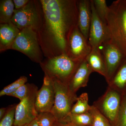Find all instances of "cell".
<instances>
[{"mask_svg": "<svg viewBox=\"0 0 126 126\" xmlns=\"http://www.w3.org/2000/svg\"><path fill=\"white\" fill-rule=\"evenodd\" d=\"M40 2L47 37L55 48L57 55L67 54L69 36L78 26L77 1L41 0Z\"/></svg>", "mask_w": 126, "mask_h": 126, "instance_id": "6da1fadb", "label": "cell"}, {"mask_svg": "<svg viewBox=\"0 0 126 126\" xmlns=\"http://www.w3.org/2000/svg\"><path fill=\"white\" fill-rule=\"evenodd\" d=\"M106 21L111 40L126 57V0L113 1L108 7Z\"/></svg>", "mask_w": 126, "mask_h": 126, "instance_id": "7a4b0ae2", "label": "cell"}, {"mask_svg": "<svg viewBox=\"0 0 126 126\" xmlns=\"http://www.w3.org/2000/svg\"><path fill=\"white\" fill-rule=\"evenodd\" d=\"M82 62L64 53L53 56L45 63H41L45 73L68 85Z\"/></svg>", "mask_w": 126, "mask_h": 126, "instance_id": "3957f363", "label": "cell"}, {"mask_svg": "<svg viewBox=\"0 0 126 126\" xmlns=\"http://www.w3.org/2000/svg\"><path fill=\"white\" fill-rule=\"evenodd\" d=\"M52 79L55 98L54 103L50 112L54 116L56 121H65L71 113L78 97L76 93L70 90L68 85L56 79Z\"/></svg>", "mask_w": 126, "mask_h": 126, "instance_id": "277c9868", "label": "cell"}, {"mask_svg": "<svg viewBox=\"0 0 126 126\" xmlns=\"http://www.w3.org/2000/svg\"><path fill=\"white\" fill-rule=\"evenodd\" d=\"M37 32L32 27H26L21 30L11 49L21 52L32 61L41 63L42 56Z\"/></svg>", "mask_w": 126, "mask_h": 126, "instance_id": "5b68a950", "label": "cell"}, {"mask_svg": "<svg viewBox=\"0 0 126 126\" xmlns=\"http://www.w3.org/2000/svg\"><path fill=\"white\" fill-rule=\"evenodd\" d=\"M122 96L108 87L105 93L93 105L107 118L112 126H118Z\"/></svg>", "mask_w": 126, "mask_h": 126, "instance_id": "8992f818", "label": "cell"}, {"mask_svg": "<svg viewBox=\"0 0 126 126\" xmlns=\"http://www.w3.org/2000/svg\"><path fill=\"white\" fill-rule=\"evenodd\" d=\"M38 90L37 86L33 84L28 95L17 104L14 126H24L36 119L38 114L35 104Z\"/></svg>", "mask_w": 126, "mask_h": 126, "instance_id": "52a82bcc", "label": "cell"}, {"mask_svg": "<svg viewBox=\"0 0 126 126\" xmlns=\"http://www.w3.org/2000/svg\"><path fill=\"white\" fill-rule=\"evenodd\" d=\"M106 65V81L108 83L118 68L126 59V57L111 39L100 47Z\"/></svg>", "mask_w": 126, "mask_h": 126, "instance_id": "ba28073f", "label": "cell"}, {"mask_svg": "<svg viewBox=\"0 0 126 126\" xmlns=\"http://www.w3.org/2000/svg\"><path fill=\"white\" fill-rule=\"evenodd\" d=\"M39 14L35 5L30 1L23 8L15 9L11 22L20 30L27 27H32L37 31L40 28Z\"/></svg>", "mask_w": 126, "mask_h": 126, "instance_id": "9c48e42d", "label": "cell"}, {"mask_svg": "<svg viewBox=\"0 0 126 126\" xmlns=\"http://www.w3.org/2000/svg\"><path fill=\"white\" fill-rule=\"evenodd\" d=\"M92 47L79 30L78 26L74 28L68 40L67 54L72 58L82 61L90 53Z\"/></svg>", "mask_w": 126, "mask_h": 126, "instance_id": "30bf717a", "label": "cell"}, {"mask_svg": "<svg viewBox=\"0 0 126 126\" xmlns=\"http://www.w3.org/2000/svg\"><path fill=\"white\" fill-rule=\"evenodd\" d=\"M92 20L89 35L88 42L92 47H99L106 41L111 39L107 25L99 18L91 0Z\"/></svg>", "mask_w": 126, "mask_h": 126, "instance_id": "8fae6325", "label": "cell"}, {"mask_svg": "<svg viewBox=\"0 0 126 126\" xmlns=\"http://www.w3.org/2000/svg\"><path fill=\"white\" fill-rule=\"evenodd\" d=\"M54 98L53 79L45 73L43 85L38 90L35 99V108L38 113L51 112L54 103Z\"/></svg>", "mask_w": 126, "mask_h": 126, "instance_id": "7c38bea8", "label": "cell"}, {"mask_svg": "<svg viewBox=\"0 0 126 126\" xmlns=\"http://www.w3.org/2000/svg\"><path fill=\"white\" fill-rule=\"evenodd\" d=\"M78 9V26L85 38L88 41L91 20V0L77 1Z\"/></svg>", "mask_w": 126, "mask_h": 126, "instance_id": "4fadbf2b", "label": "cell"}, {"mask_svg": "<svg viewBox=\"0 0 126 126\" xmlns=\"http://www.w3.org/2000/svg\"><path fill=\"white\" fill-rule=\"evenodd\" d=\"M92 72L86 60L82 61L69 84L70 90L76 93L80 88L86 87Z\"/></svg>", "mask_w": 126, "mask_h": 126, "instance_id": "5bb4252c", "label": "cell"}, {"mask_svg": "<svg viewBox=\"0 0 126 126\" xmlns=\"http://www.w3.org/2000/svg\"><path fill=\"white\" fill-rule=\"evenodd\" d=\"M20 30L10 22L0 25V52L11 49L12 46Z\"/></svg>", "mask_w": 126, "mask_h": 126, "instance_id": "9a60e30c", "label": "cell"}, {"mask_svg": "<svg viewBox=\"0 0 126 126\" xmlns=\"http://www.w3.org/2000/svg\"><path fill=\"white\" fill-rule=\"evenodd\" d=\"M85 60L93 72H97L106 78V65L99 47H92Z\"/></svg>", "mask_w": 126, "mask_h": 126, "instance_id": "2e32d148", "label": "cell"}, {"mask_svg": "<svg viewBox=\"0 0 126 126\" xmlns=\"http://www.w3.org/2000/svg\"><path fill=\"white\" fill-rule=\"evenodd\" d=\"M108 84V87L117 91L122 95L126 93V59Z\"/></svg>", "mask_w": 126, "mask_h": 126, "instance_id": "e0dca14e", "label": "cell"}, {"mask_svg": "<svg viewBox=\"0 0 126 126\" xmlns=\"http://www.w3.org/2000/svg\"><path fill=\"white\" fill-rule=\"evenodd\" d=\"M15 5L12 0H2L0 2V23L6 24L11 22L15 11Z\"/></svg>", "mask_w": 126, "mask_h": 126, "instance_id": "ac0fdd59", "label": "cell"}, {"mask_svg": "<svg viewBox=\"0 0 126 126\" xmlns=\"http://www.w3.org/2000/svg\"><path fill=\"white\" fill-rule=\"evenodd\" d=\"M78 126H92L93 117L90 111L80 114H73L70 113L67 119Z\"/></svg>", "mask_w": 126, "mask_h": 126, "instance_id": "d6986e66", "label": "cell"}, {"mask_svg": "<svg viewBox=\"0 0 126 126\" xmlns=\"http://www.w3.org/2000/svg\"><path fill=\"white\" fill-rule=\"evenodd\" d=\"M88 96L87 93H83L78 97L77 102L72 107L71 113L80 114L89 112L92 106L88 104Z\"/></svg>", "mask_w": 126, "mask_h": 126, "instance_id": "ffe728a7", "label": "cell"}, {"mask_svg": "<svg viewBox=\"0 0 126 126\" xmlns=\"http://www.w3.org/2000/svg\"><path fill=\"white\" fill-rule=\"evenodd\" d=\"M89 111L93 117L92 126H112L107 118L94 106H92Z\"/></svg>", "mask_w": 126, "mask_h": 126, "instance_id": "44dd1931", "label": "cell"}, {"mask_svg": "<svg viewBox=\"0 0 126 126\" xmlns=\"http://www.w3.org/2000/svg\"><path fill=\"white\" fill-rule=\"evenodd\" d=\"M27 81V77L25 76L21 77L15 82L3 88L0 92V96L5 95L9 96L15 92L21 86L26 83Z\"/></svg>", "mask_w": 126, "mask_h": 126, "instance_id": "7402d4cb", "label": "cell"}, {"mask_svg": "<svg viewBox=\"0 0 126 126\" xmlns=\"http://www.w3.org/2000/svg\"><path fill=\"white\" fill-rule=\"evenodd\" d=\"M39 126H54L56 119L50 112L40 113L36 118Z\"/></svg>", "mask_w": 126, "mask_h": 126, "instance_id": "603a6c76", "label": "cell"}, {"mask_svg": "<svg viewBox=\"0 0 126 126\" xmlns=\"http://www.w3.org/2000/svg\"><path fill=\"white\" fill-rule=\"evenodd\" d=\"M16 105L14 104L7 108L6 113L0 119V126H14Z\"/></svg>", "mask_w": 126, "mask_h": 126, "instance_id": "cb8c5ba5", "label": "cell"}, {"mask_svg": "<svg viewBox=\"0 0 126 126\" xmlns=\"http://www.w3.org/2000/svg\"><path fill=\"white\" fill-rule=\"evenodd\" d=\"M97 14L104 23L107 24L106 17L108 7L105 0H93Z\"/></svg>", "mask_w": 126, "mask_h": 126, "instance_id": "d4e9b609", "label": "cell"}, {"mask_svg": "<svg viewBox=\"0 0 126 126\" xmlns=\"http://www.w3.org/2000/svg\"><path fill=\"white\" fill-rule=\"evenodd\" d=\"M33 84L27 83L23 84L9 96L15 97L19 99L20 101H21L29 94Z\"/></svg>", "mask_w": 126, "mask_h": 126, "instance_id": "484cf974", "label": "cell"}, {"mask_svg": "<svg viewBox=\"0 0 126 126\" xmlns=\"http://www.w3.org/2000/svg\"><path fill=\"white\" fill-rule=\"evenodd\" d=\"M118 126H126V93L122 96Z\"/></svg>", "mask_w": 126, "mask_h": 126, "instance_id": "4316f807", "label": "cell"}, {"mask_svg": "<svg viewBox=\"0 0 126 126\" xmlns=\"http://www.w3.org/2000/svg\"><path fill=\"white\" fill-rule=\"evenodd\" d=\"M13 1L16 10L21 9L30 1L29 0H14Z\"/></svg>", "mask_w": 126, "mask_h": 126, "instance_id": "83f0119b", "label": "cell"}, {"mask_svg": "<svg viewBox=\"0 0 126 126\" xmlns=\"http://www.w3.org/2000/svg\"><path fill=\"white\" fill-rule=\"evenodd\" d=\"M54 126H77L71 122L68 121H56L54 124Z\"/></svg>", "mask_w": 126, "mask_h": 126, "instance_id": "f1b7e54d", "label": "cell"}, {"mask_svg": "<svg viewBox=\"0 0 126 126\" xmlns=\"http://www.w3.org/2000/svg\"><path fill=\"white\" fill-rule=\"evenodd\" d=\"M7 108H2L0 109V119H1L4 116L7 112Z\"/></svg>", "mask_w": 126, "mask_h": 126, "instance_id": "f546056e", "label": "cell"}, {"mask_svg": "<svg viewBox=\"0 0 126 126\" xmlns=\"http://www.w3.org/2000/svg\"><path fill=\"white\" fill-rule=\"evenodd\" d=\"M39 126L38 122H37L36 118L33 120V121H32L29 124H28V126Z\"/></svg>", "mask_w": 126, "mask_h": 126, "instance_id": "4dcf8cb0", "label": "cell"}, {"mask_svg": "<svg viewBox=\"0 0 126 126\" xmlns=\"http://www.w3.org/2000/svg\"><path fill=\"white\" fill-rule=\"evenodd\" d=\"M28 124H27V125H25V126H28Z\"/></svg>", "mask_w": 126, "mask_h": 126, "instance_id": "1f68e13d", "label": "cell"}, {"mask_svg": "<svg viewBox=\"0 0 126 126\" xmlns=\"http://www.w3.org/2000/svg\"></svg>", "mask_w": 126, "mask_h": 126, "instance_id": "d6a6232c", "label": "cell"}]
</instances>
